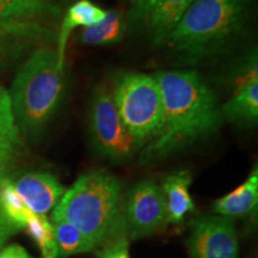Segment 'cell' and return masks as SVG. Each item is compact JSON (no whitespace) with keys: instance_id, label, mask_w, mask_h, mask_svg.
<instances>
[{"instance_id":"30bf717a","label":"cell","mask_w":258,"mask_h":258,"mask_svg":"<svg viewBox=\"0 0 258 258\" xmlns=\"http://www.w3.org/2000/svg\"><path fill=\"white\" fill-rule=\"evenodd\" d=\"M186 246L190 258H238L233 221L221 215L196 219Z\"/></svg>"},{"instance_id":"6da1fadb","label":"cell","mask_w":258,"mask_h":258,"mask_svg":"<svg viewBox=\"0 0 258 258\" xmlns=\"http://www.w3.org/2000/svg\"><path fill=\"white\" fill-rule=\"evenodd\" d=\"M161 95L160 125L144 146L140 160L151 164L172 156L220 129V105L211 86L196 71L163 70L153 73Z\"/></svg>"},{"instance_id":"7402d4cb","label":"cell","mask_w":258,"mask_h":258,"mask_svg":"<svg viewBox=\"0 0 258 258\" xmlns=\"http://www.w3.org/2000/svg\"><path fill=\"white\" fill-rule=\"evenodd\" d=\"M0 4L32 11L62 12V9L56 4L55 0H0Z\"/></svg>"},{"instance_id":"cb8c5ba5","label":"cell","mask_w":258,"mask_h":258,"mask_svg":"<svg viewBox=\"0 0 258 258\" xmlns=\"http://www.w3.org/2000/svg\"><path fill=\"white\" fill-rule=\"evenodd\" d=\"M0 258H31L29 253L22 247L21 245L14 244L10 246L5 247L4 250L0 252Z\"/></svg>"},{"instance_id":"d4e9b609","label":"cell","mask_w":258,"mask_h":258,"mask_svg":"<svg viewBox=\"0 0 258 258\" xmlns=\"http://www.w3.org/2000/svg\"><path fill=\"white\" fill-rule=\"evenodd\" d=\"M129 2H131V4H133V3H135V2H138V0H129Z\"/></svg>"},{"instance_id":"3957f363","label":"cell","mask_w":258,"mask_h":258,"mask_svg":"<svg viewBox=\"0 0 258 258\" xmlns=\"http://www.w3.org/2000/svg\"><path fill=\"white\" fill-rule=\"evenodd\" d=\"M64 59L42 46L24 61L12 83L10 98L19 133H41L55 114L66 91Z\"/></svg>"},{"instance_id":"ba28073f","label":"cell","mask_w":258,"mask_h":258,"mask_svg":"<svg viewBox=\"0 0 258 258\" xmlns=\"http://www.w3.org/2000/svg\"><path fill=\"white\" fill-rule=\"evenodd\" d=\"M122 214L128 238L140 239L161 230L167 224L163 190L153 180L139 182L122 201Z\"/></svg>"},{"instance_id":"44dd1931","label":"cell","mask_w":258,"mask_h":258,"mask_svg":"<svg viewBox=\"0 0 258 258\" xmlns=\"http://www.w3.org/2000/svg\"><path fill=\"white\" fill-rule=\"evenodd\" d=\"M21 133L16 124L10 93L0 84V141L21 144Z\"/></svg>"},{"instance_id":"9c48e42d","label":"cell","mask_w":258,"mask_h":258,"mask_svg":"<svg viewBox=\"0 0 258 258\" xmlns=\"http://www.w3.org/2000/svg\"><path fill=\"white\" fill-rule=\"evenodd\" d=\"M195 0H138L125 16L127 29L161 46Z\"/></svg>"},{"instance_id":"8fae6325","label":"cell","mask_w":258,"mask_h":258,"mask_svg":"<svg viewBox=\"0 0 258 258\" xmlns=\"http://www.w3.org/2000/svg\"><path fill=\"white\" fill-rule=\"evenodd\" d=\"M224 120L238 125H253L258 120V62L256 51L244 72L237 77L232 96L220 106Z\"/></svg>"},{"instance_id":"7a4b0ae2","label":"cell","mask_w":258,"mask_h":258,"mask_svg":"<svg viewBox=\"0 0 258 258\" xmlns=\"http://www.w3.org/2000/svg\"><path fill=\"white\" fill-rule=\"evenodd\" d=\"M252 0H195L163 44L186 60L214 55L243 34Z\"/></svg>"},{"instance_id":"277c9868","label":"cell","mask_w":258,"mask_h":258,"mask_svg":"<svg viewBox=\"0 0 258 258\" xmlns=\"http://www.w3.org/2000/svg\"><path fill=\"white\" fill-rule=\"evenodd\" d=\"M122 214L121 184L106 171L84 173L54 207L53 221L72 224L95 250L106 239Z\"/></svg>"},{"instance_id":"603a6c76","label":"cell","mask_w":258,"mask_h":258,"mask_svg":"<svg viewBox=\"0 0 258 258\" xmlns=\"http://www.w3.org/2000/svg\"><path fill=\"white\" fill-rule=\"evenodd\" d=\"M19 145L0 141V185L9 178V171L14 164Z\"/></svg>"},{"instance_id":"7c38bea8","label":"cell","mask_w":258,"mask_h":258,"mask_svg":"<svg viewBox=\"0 0 258 258\" xmlns=\"http://www.w3.org/2000/svg\"><path fill=\"white\" fill-rule=\"evenodd\" d=\"M12 185L25 206L35 214L44 215L63 195V185L49 172H31L19 177Z\"/></svg>"},{"instance_id":"4fadbf2b","label":"cell","mask_w":258,"mask_h":258,"mask_svg":"<svg viewBox=\"0 0 258 258\" xmlns=\"http://www.w3.org/2000/svg\"><path fill=\"white\" fill-rule=\"evenodd\" d=\"M34 214L17 195L12 180L6 179L0 185V247L12 235L23 231Z\"/></svg>"},{"instance_id":"2e32d148","label":"cell","mask_w":258,"mask_h":258,"mask_svg":"<svg viewBox=\"0 0 258 258\" xmlns=\"http://www.w3.org/2000/svg\"><path fill=\"white\" fill-rule=\"evenodd\" d=\"M104 11L91 0H78L67 9L62 22H61L60 30L57 31V48L56 51L60 57L64 59V49H66L67 41L74 29L84 27H92L105 17Z\"/></svg>"},{"instance_id":"ac0fdd59","label":"cell","mask_w":258,"mask_h":258,"mask_svg":"<svg viewBox=\"0 0 258 258\" xmlns=\"http://www.w3.org/2000/svg\"><path fill=\"white\" fill-rule=\"evenodd\" d=\"M53 222L57 257H69L72 254L85 253L95 250L93 245L86 239L85 235L72 224L63 220Z\"/></svg>"},{"instance_id":"d6986e66","label":"cell","mask_w":258,"mask_h":258,"mask_svg":"<svg viewBox=\"0 0 258 258\" xmlns=\"http://www.w3.org/2000/svg\"><path fill=\"white\" fill-rule=\"evenodd\" d=\"M24 231L30 235L41 250L42 258H57L54 227L46 215L34 214L28 221Z\"/></svg>"},{"instance_id":"5b68a950","label":"cell","mask_w":258,"mask_h":258,"mask_svg":"<svg viewBox=\"0 0 258 258\" xmlns=\"http://www.w3.org/2000/svg\"><path fill=\"white\" fill-rule=\"evenodd\" d=\"M114 103L122 122L143 148L159 129L161 95L153 76L124 72L116 76L111 85Z\"/></svg>"},{"instance_id":"5bb4252c","label":"cell","mask_w":258,"mask_h":258,"mask_svg":"<svg viewBox=\"0 0 258 258\" xmlns=\"http://www.w3.org/2000/svg\"><path fill=\"white\" fill-rule=\"evenodd\" d=\"M191 180L190 171L180 170L167 176L160 186L165 199L167 222L179 224L188 213L195 211V205L189 191Z\"/></svg>"},{"instance_id":"e0dca14e","label":"cell","mask_w":258,"mask_h":258,"mask_svg":"<svg viewBox=\"0 0 258 258\" xmlns=\"http://www.w3.org/2000/svg\"><path fill=\"white\" fill-rule=\"evenodd\" d=\"M127 31V22L118 10L106 11L105 17L92 27L79 32V41L86 46H111L122 41Z\"/></svg>"},{"instance_id":"8992f818","label":"cell","mask_w":258,"mask_h":258,"mask_svg":"<svg viewBox=\"0 0 258 258\" xmlns=\"http://www.w3.org/2000/svg\"><path fill=\"white\" fill-rule=\"evenodd\" d=\"M60 15L0 4V66L57 37L55 22Z\"/></svg>"},{"instance_id":"9a60e30c","label":"cell","mask_w":258,"mask_h":258,"mask_svg":"<svg viewBox=\"0 0 258 258\" xmlns=\"http://www.w3.org/2000/svg\"><path fill=\"white\" fill-rule=\"evenodd\" d=\"M258 205V170L254 167L247 179L233 191L222 196L214 203V212L225 218L252 215Z\"/></svg>"},{"instance_id":"52a82bcc","label":"cell","mask_w":258,"mask_h":258,"mask_svg":"<svg viewBox=\"0 0 258 258\" xmlns=\"http://www.w3.org/2000/svg\"><path fill=\"white\" fill-rule=\"evenodd\" d=\"M89 124L93 147L109 160L121 163L141 150L122 122L112 98L111 86L108 84H101L93 91Z\"/></svg>"},{"instance_id":"ffe728a7","label":"cell","mask_w":258,"mask_h":258,"mask_svg":"<svg viewBox=\"0 0 258 258\" xmlns=\"http://www.w3.org/2000/svg\"><path fill=\"white\" fill-rule=\"evenodd\" d=\"M129 238L123 214L118 218L106 239L96 250L97 258H131L129 256Z\"/></svg>"}]
</instances>
